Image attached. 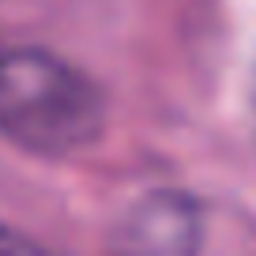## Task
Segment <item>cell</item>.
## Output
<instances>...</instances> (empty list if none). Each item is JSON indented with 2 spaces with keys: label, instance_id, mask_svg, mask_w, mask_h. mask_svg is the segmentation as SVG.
<instances>
[{
  "label": "cell",
  "instance_id": "cell-1",
  "mask_svg": "<svg viewBox=\"0 0 256 256\" xmlns=\"http://www.w3.org/2000/svg\"><path fill=\"white\" fill-rule=\"evenodd\" d=\"M106 128L102 87L42 46L0 49V136L38 158H72Z\"/></svg>",
  "mask_w": 256,
  "mask_h": 256
},
{
  "label": "cell",
  "instance_id": "cell-2",
  "mask_svg": "<svg viewBox=\"0 0 256 256\" xmlns=\"http://www.w3.org/2000/svg\"><path fill=\"white\" fill-rule=\"evenodd\" d=\"M204 211L181 188H151L113 222L106 256H200Z\"/></svg>",
  "mask_w": 256,
  "mask_h": 256
},
{
  "label": "cell",
  "instance_id": "cell-3",
  "mask_svg": "<svg viewBox=\"0 0 256 256\" xmlns=\"http://www.w3.org/2000/svg\"><path fill=\"white\" fill-rule=\"evenodd\" d=\"M0 256H49V252H42V245L26 241L23 234L0 226Z\"/></svg>",
  "mask_w": 256,
  "mask_h": 256
}]
</instances>
